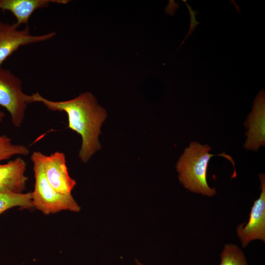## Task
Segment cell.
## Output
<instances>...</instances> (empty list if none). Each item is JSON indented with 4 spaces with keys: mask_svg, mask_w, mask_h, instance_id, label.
<instances>
[{
    "mask_svg": "<svg viewBox=\"0 0 265 265\" xmlns=\"http://www.w3.org/2000/svg\"><path fill=\"white\" fill-rule=\"evenodd\" d=\"M55 35L54 31L33 35L28 26L20 29L15 23H5L0 20V66L21 47L49 40Z\"/></svg>",
    "mask_w": 265,
    "mask_h": 265,
    "instance_id": "obj_5",
    "label": "cell"
},
{
    "mask_svg": "<svg viewBox=\"0 0 265 265\" xmlns=\"http://www.w3.org/2000/svg\"><path fill=\"white\" fill-rule=\"evenodd\" d=\"M135 263H136V265H145L142 264V263H141L140 261H139L136 259L135 260Z\"/></svg>",
    "mask_w": 265,
    "mask_h": 265,
    "instance_id": "obj_16",
    "label": "cell"
},
{
    "mask_svg": "<svg viewBox=\"0 0 265 265\" xmlns=\"http://www.w3.org/2000/svg\"><path fill=\"white\" fill-rule=\"evenodd\" d=\"M4 113L1 111V110H0V123H1V122L2 121L4 117Z\"/></svg>",
    "mask_w": 265,
    "mask_h": 265,
    "instance_id": "obj_15",
    "label": "cell"
},
{
    "mask_svg": "<svg viewBox=\"0 0 265 265\" xmlns=\"http://www.w3.org/2000/svg\"><path fill=\"white\" fill-rule=\"evenodd\" d=\"M184 1H185V3L186 4V6L188 9V11H189V14H190V26H189V30L187 32V35L186 36V37L184 38V40L183 41L182 43H181V44L180 45L179 49L180 48V47H181V46H182V45L184 43L185 40L186 39V38L189 35H190L193 30L195 29L196 26L200 24L199 22H198V21H196V15L197 14V13H198V11H196L195 10H192L191 7L190 6H189L187 3H186V0H183Z\"/></svg>",
    "mask_w": 265,
    "mask_h": 265,
    "instance_id": "obj_14",
    "label": "cell"
},
{
    "mask_svg": "<svg viewBox=\"0 0 265 265\" xmlns=\"http://www.w3.org/2000/svg\"><path fill=\"white\" fill-rule=\"evenodd\" d=\"M247 129L243 147L258 152L265 145V93L262 89L255 97L251 112L244 122Z\"/></svg>",
    "mask_w": 265,
    "mask_h": 265,
    "instance_id": "obj_7",
    "label": "cell"
},
{
    "mask_svg": "<svg viewBox=\"0 0 265 265\" xmlns=\"http://www.w3.org/2000/svg\"><path fill=\"white\" fill-rule=\"evenodd\" d=\"M29 153L26 146L13 144L11 138L6 135H0V161L8 159L15 155L26 156Z\"/></svg>",
    "mask_w": 265,
    "mask_h": 265,
    "instance_id": "obj_13",
    "label": "cell"
},
{
    "mask_svg": "<svg viewBox=\"0 0 265 265\" xmlns=\"http://www.w3.org/2000/svg\"><path fill=\"white\" fill-rule=\"evenodd\" d=\"M66 0H0V9L10 11L16 18L15 24L27 26L29 20L37 9L48 7L51 3L64 4Z\"/></svg>",
    "mask_w": 265,
    "mask_h": 265,
    "instance_id": "obj_10",
    "label": "cell"
},
{
    "mask_svg": "<svg viewBox=\"0 0 265 265\" xmlns=\"http://www.w3.org/2000/svg\"><path fill=\"white\" fill-rule=\"evenodd\" d=\"M212 147L208 144H202L198 142H191L179 157L176 165L180 183L189 191L212 197L215 195L217 190L208 185L207 180L208 164L213 156H221L232 163L234 173L231 178H236L235 162L229 155L223 152L212 154L209 152Z\"/></svg>",
    "mask_w": 265,
    "mask_h": 265,
    "instance_id": "obj_2",
    "label": "cell"
},
{
    "mask_svg": "<svg viewBox=\"0 0 265 265\" xmlns=\"http://www.w3.org/2000/svg\"><path fill=\"white\" fill-rule=\"evenodd\" d=\"M28 97L23 90L22 80L0 66V106L9 112L15 127H20L24 121Z\"/></svg>",
    "mask_w": 265,
    "mask_h": 265,
    "instance_id": "obj_4",
    "label": "cell"
},
{
    "mask_svg": "<svg viewBox=\"0 0 265 265\" xmlns=\"http://www.w3.org/2000/svg\"></svg>",
    "mask_w": 265,
    "mask_h": 265,
    "instance_id": "obj_17",
    "label": "cell"
},
{
    "mask_svg": "<svg viewBox=\"0 0 265 265\" xmlns=\"http://www.w3.org/2000/svg\"><path fill=\"white\" fill-rule=\"evenodd\" d=\"M26 169V163L19 157L4 164L0 161V192L23 193L27 181Z\"/></svg>",
    "mask_w": 265,
    "mask_h": 265,
    "instance_id": "obj_9",
    "label": "cell"
},
{
    "mask_svg": "<svg viewBox=\"0 0 265 265\" xmlns=\"http://www.w3.org/2000/svg\"><path fill=\"white\" fill-rule=\"evenodd\" d=\"M28 100L29 103H41L49 110L66 113L68 128L81 137L82 143L79 156L82 162H87L100 149L99 136L106 113L104 108L98 104L92 93L86 92L71 100L54 101L47 99L36 92L29 95Z\"/></svg>",
    "mask_w": 265,
    "mask_h": 265,
    "instance_id": "obj_1",
    "label": "cell"
},
{
    "mask_svg": "<svg viewBox=\"0 0 265 265\" xmlns=\"http://www.w3.org/2000/svg\"><path fill=\"white\" fill-rule=\"evenodd\" d=\"M15 207L24 209L33 207L31 192H0V215L6 210Z\"/></svg>",
    "mask_w": 265,
    "mask_h": 265,
    "instance_id": "obj_11",
    "label": "cell"
},
{
    "mask_svg": "<svg viewBox=\"0 0 265 265\" xmlns=\"http://www.w3.org/2000/svg\"><path fill=\"white\" fill-rule=\"evenodd\" d=\"M41 152L35 151L31 156L35 178L32 194L33 207L45 215L62 211L79 212L80 207L71 194H63L55 190L48 182L41 158Z\"/></svg>",
    "mask_w": 265,
    "mask_h": 265,
    "instance_id": "obj_3",
    "label": "cell"
},
{
    "mask_svg": "<svg viewBox=\"0 0 265 265\" xmlns=\"http://www.w3.org/2000/svg\"><path fill=\"white\" fill-rule=\"evenodd\" d=\"M219 265H248L242 250L233 243L225 244L220 255Z\"/></svg>",
    "mask_w": 265,
    "mask_h": 265,
    "instance_id": "obj_12",
    "label": "cell"
},
{
    "mask_svg": "<svg viewBox=\"0 0 265 265\" xmlns=\"http://www.w3.org/2000/svg\"><path fill=\"white\" fill-rule=\"evenodd\" d=\"M258 177L261 182L260 195L254 201L248 222L239 224L236 229L243 248L255 240L265 242V175L259 173Z\"/></svg>",
    "mask_w": 265,
    "mask_h": 265,
    "instance_id": "obj_6",
    "label": "cell"
},
{
    "mask_svg": "<svg viewBox=\"0 0 265 265\" xmlns=\"http://www.w3.org/2000/svg\"><path fill=\"white\" fill-rule=\"evenodd\" d=\"M46 177L57 191L63 194H71L76 183L69 175L66 164L65 154L55 152L47 156L41 153Z\"/></svg>",
    "mask_w": 265,
    "mask_h": 265,
    "instance_id": "obj_8",
    "label": "cell"
}]
</instances>
